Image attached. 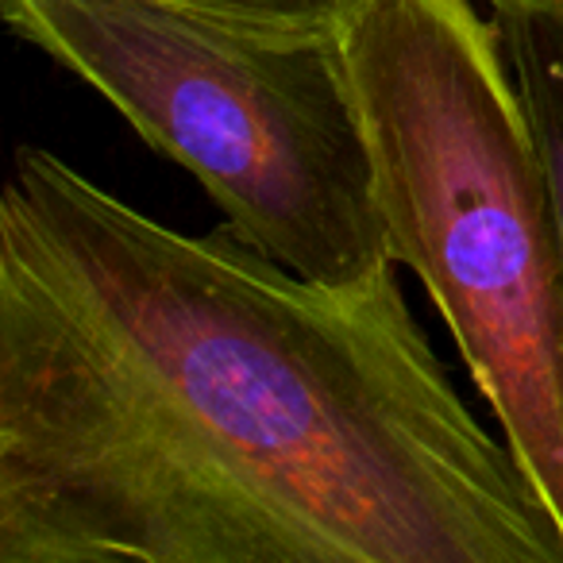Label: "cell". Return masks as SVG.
<instances>
[{"label": "cell", "mask_w": 563, "mask_h": 563, "mask_svg": "<svg viewBox=\"0 0 563 563\" xmlns=\"http://www.w3.org/2000/svg\"><path fill=\"white\" fill-rule=\"evenodd\" d=\"M0 563H563V532L394 266L317 286L20 147Z\"/></svg>", "instance_id": "1"}, {"label": "cell", "mask_w": 563, "mask_h": 563, "mask_svg": "<svg viewBox=\"0 0 563 563\" xmlns=\"http://www.w3.org/2000/svg\"><path fill=\"white\" fill-rule=\"evenodd\" d=\"M340 43L394 263L563 532V263L498 32L471 0H360Z\"/></svg>", "instance_id": "2"}, {"label": "cell", "mask_w": 563, "mask_h": 563, "mask_svg": "<svg viewBox=\"0 0 563 563\" xmlns=\"http://www.w3.org/2000/svg\"><path fill=\"white\" fill-rule=\"evenodd\" d=\"M16 35L186 166L247 247L317 286L390 271L340 27H271L163 0H0Z\"/></svg>", "instance_id": "3"}, {"label": "cell", "mask_w": 563, "mask_h": 563, "mask_svg": "<svg viewBox=\"0 0 563 563\" xmlns=\"http://www.w3.org/2000/svg\"><path fill=\"white\" fill-rule=\"evenodd\" d=\"M544 181L563 263V0H486Z\"/></svg>", "instance_id": "4"}, {"label": "cell", "mask_w": 563, "mask_h": 563, "mask_svg": "<svg viewBox=\"0 0 563 563\" xmlns=\"http://www.w3.org/2000/svg\"><path fill=\"white\" fill-rule=\"evenodd\" d=\"M205 16L243 20L271 27H340L360 0H163Z\"/></svg>", "instance_id": "5"}]
</instances>
